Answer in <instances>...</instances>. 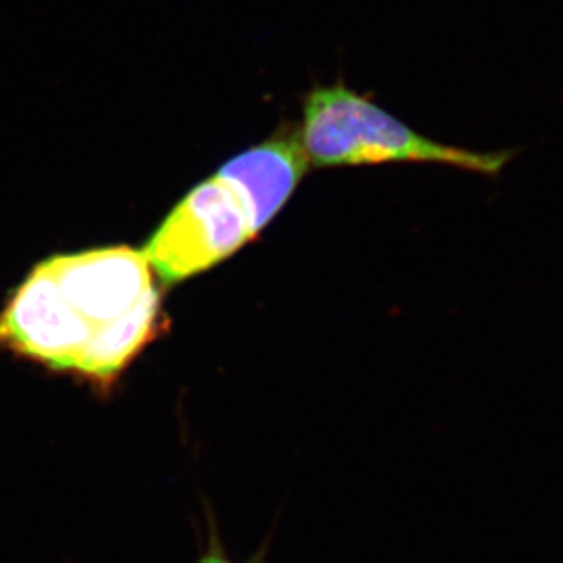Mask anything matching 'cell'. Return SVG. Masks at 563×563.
<instances>
[{"mask_svg":"<svg viewBox=\"0 0 563 563\" xmlns=\"http://www.w3.org/2000/svg\"><path fill=\"white\" fill-rule=\"evenodd\" d=\"M298 134L317 167L430 163L496 178L518 156L512 148L471 151L430 140L342 79L303 96Z\"/></svg>","mask_w":563,"mask_h":563,"instance_id":"6da1fadb","label":"cell"},{"mask_svg":"<svg viewBox=\"0 0 563 563\" xmlns=\"http://www.w3.org/2000/svg\"><path fill=\"white\" fill-rule=\"evenodd\" d=\"M253 239L239 196L212 176L168 212L141 251L157 278L174 286L211 269Z\"/></svg>","mask_w":563,"mask_h":563,"instance_id":"7a4b0ae2","label":"cell"},{"mask_svg":"<svg viewBox=\"0 0 563 563\" xmlns=\"http://www.w3.org/2000/svg\"><path fill=\"white\" fill-rule=\"evenodd\" d=\"M92 331L44 262L33 267L0 311V347L60 374H76Z\"/></svg>","mask_w":563,"mask_h":563,"instance_id":"3957f363","label":"cell"},{"mask_svg":"<svg viewBox=\"0 0 563 563\" xmlns=\"http://www.w3.org/2000/svg\"><path fill=\"white\" fill-rule=\"evenodd\" d=\"M44 266L71 308L93 328L120 319L154 287L143 251L126 245L55 255Z\"/></svg>","mask_w":563,"mask_h":563,"instance_id":"277c9868","label":"cell"},{"mask_svg":"<svg viewBox=\"0 0 563 563\" xmlns=\"http://www.w3.org/2000/svg\"><path fill=\"white\" fill-rule=\"evenodd\" d=\"M309 165L298 129L282 126L269 140L229 159L217 176L239 196L258 236L286 206Z\"/></svg>","mask_w":563,"mask_h":563,"instance_id":"5b68a950","label":"cell"},{"mask_svg":"<svg viewBox=\"0 0 563 563\" xmlns=\"http://www.w3.org/2000/svg\"><path fill=\"white\" fill-rule=\"evenodd\" d=\"M162 325V292L154 286L120 319L93 328L74 375L107 390Z\"/></svg>","mask_w":563,"mask_h":563,"instance_id":"8992f818","label":"cell"},{"mask_svg":"<svg viewBox=\"0 0 563 563\" xmlns=\"http://www.w3.org/2000/svg\"><path fill=\"white\" fill-rule=\"evenodd\" d=\"M264 554L266 549H262L261 553L253 556V559L245 560V562H236L231 559V554L225 549L222 537H220V529H218L217 518L209 512L207 516V542L201 549L200 559L196 563H264Z\"/></svg>","mask_w":563,"mask_h":563,"instance_id":"52a82bcc","label":"cell"}]
</instances>
